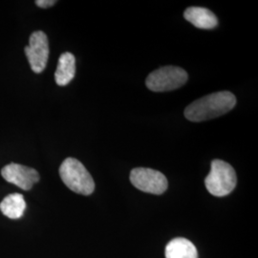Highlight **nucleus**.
I'll list each match as a JSON object with an SVG mask.
<instances>
[{
  "mask_svg": "<svg viewBox=\"0 0 258 258\" xmlns=\"http://www.w3.org/2000/svg\"><path fill=\"white\" fill-rule=\"evenodd\" d=\"M237 177L232 166L225 161L213 160L211 172L205 179V184L210 194L216 197L227 196L236 186Z\"/></svg>",
  "mask_w": 258,
  "mask_h": 258,
  "instance_id": "7ed1b4c3",
  "label": "nucleus"
},
{
  "mask_svg": "<svg viewBox=\"0 0 258 258\" xmlns=\"http://www.w3.org/2000/svg\"><path fill=\"white\" fill-rule=\"evenodd\" d=\"M26 202L20 194H10L0 203V211L10 219H19L23 216Z\"/></svg>",
  "mask_w": 258,
  "mask_h": 258,
  "instance_id": "9b49d317",
  "label": "nucleus"
},
{
  "mask_svg": "<svg viewBox=\"0 0 258 258\" xmlns=\"http://www.w3.org/2000/svg\"><path fill=\"white\" fill-rule=\"evenodd\" d=\"M1 175L7 182L23 190H30L39 181V174L36 169L14 163L4 166Z\"/></svg>",
  "mask_w": 258,
  "mask_h": 258,
  "instance_id": "0eeeda50",
  "label": "nucleus"
},
{
  "mask_svg": "<svg viewBox=\"0 0 258 258\" xmlns=\"http://www.w3.org/2000/svg\"><path fill=\"white\" fill-rule=\"evenodd\" d=\"M55 3H56V1H55V0H37V1H36V4L38 7L44 8V9L54 6Z\"/></svg>",
  "mask_w": 258,
  "mask_h": 258,
  "instance_id": "f8f14e48",
  "label": "nucleus"
},
{
  "mask_svg": "<svg viewBox=\"0 0 258 258\" xmlns=\"http://www.w3.org/2000/svg\"><path fill=\"white\" fill-rule=\"evenodd\" d=\"M166 258H198L194 243L185 238L171 240L166 247Z\"/></svg>",
  "mask_w": 258,
  "mask_h": 258,
  "instance_id": "9d476101",
  "label": "nucleus"
},
{
  "mask_svg": "<svg viewBox=\"0 0 258 258\" xmlns=\"http://www.w3.org/2000/svg\"><path fill=\"white\" fill-rule=\"evenodd\" d=\"M76 75V58L72 53L65 52L59 56L55 70V83L59 86H65L74 79Z\"/></svg>",
  "mask_w": 258,
  "mask_h": 258,
  "instance_id": "1a4fd4ad",
  "label": "nucleus"
},
{
  "mask_svg": "<svg viewBox=\"0 0 258 258\" xmlns=\"http://www.w3.org/2000/svg\"><path fill=\"white\" fill-rule=\"evenodd\" d=\"M25 55L35 73H41L45 69L49 57V43L45 33L37 31L31 35L29 45L25 47Z\"/></svg>",
  "mask_w": 258,
  "mask_h": 258,
  "instance_id": "423d86ee",
  "label": "nucleus"
},
{
  "mask_svg": "<svg viewBox=\"0 0 258 258\" xmlns=\"http://www.w3.org/2000/svg\"><path fill=\"white\" fill-rule=\"evenodd\" d=\"M59 176L65 185L76 194L90 195L95 190L92 176L77 159H65L59 167Z\"/></svg>",
  "mask_w": 258,
  "mask_h": 258,
  "instance_id": "f03ea898",
  "label": "nucleus"
},
{
  "mask_svg": "<svg viewBox=\"0 0 258 258\" xmlns=\"http://www.w3.org/2000/svg\"><path fill=\"white\" fill-rule=\"evenodd\" d=\"M130 182L139 190L155 195L164 194L168 185L163 173L146 167L134 168L130 173Z\"/></svg>",
  "mask_w": 258,
  "mask_h": 258,
  "instance_id": "39448f33",
  "label": "nucleus"
},
{
  "mask_svg": "<svg viewBox=\"0 0 258 258\" xmlns=\"http://www.w3.org/2000/svg\"><path fill=\"white\" fill-rule=\"evenodd\" d=\"M235 104L236 98L232 93H212L191 102L184 109V117L194 122L212 120L232 110Z\"/></svg>",
  "mask_w": 258,
  "mask_h": 258,
  "instance_id": "f257e3e1",
  "label": "nucleus"
},
{
  "mask_svg": "<svg viewBox=\"0 0 258 258\" xmlns=\"http://www.w3.org/2000/svg\"><path fill=\"white\" fill-rule=\"evenodd\" d=\"M187 79V73L183 68L164 66L148 75L146 84L153 92H167L182 87Z\"/></svg>",
  "mask_w": 258,
  "mask_h": 258,
  "instance_id": "20e7f679",
  "label": "nucleus"
},
{
  "mask_svg": "<svg viewBox=\"0 0 258 258\" xmlns=\"http://www.w3.org/2000/svg\"><path fill=\"white\" fill-rule=\"evenodd\" d=\"M184 18L194 26L210 30L218 25V19L211 10L203 7H189L184 11Z\"/></svg>",
  "mask_w": 258,
  "mask_h": 258,
  "instance_id": "6e6552de",
  "label": "nucleus"
}]
</instances>
